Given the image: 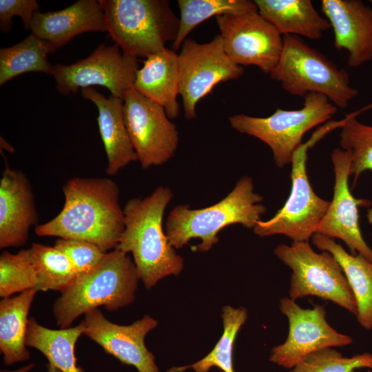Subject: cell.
Masks as SVG:
<instances>
[{
  "label": "cell",
  "instance_id": "d590c367",
  "mask_svg": "<svg viewBox=\"0 0 372 372\" xmlns=\"http://www.w3.org/2000/svg\"><path fill=\"white\" fill-rule=\"evenodd\" d=\"M47 369L48 372H61L59 369L50 363L47 364Z\"/></svg>",
  "mask_w": 372,
  "mask_h": 372
},
{
  "label": "cell",
  "instance_id": "4dcf8cb0",
  "mask_svg": "<svg viewBox=\"0 0 372 372\" xmlns=\"http://www.w3.org/2000/svg\"><path fill=\"white\" fill-rule=\"evenodd\" d=\"M37 284L35 269L27 249L13 254L4 251L0 256V296L10 297L16 293L34 289Z\"/></svg>",
  "mask_w": 372,
  "mask_h": 372
},
{
  "label": "cell",
  "instance_id": "ac0fdd59",
  "mask_svg": "<svg viewBox=\"0 0 372 372\" xmlns=\"http://www.w3.org/2000/svg\"><path fill=\"white\" fill-rule=\"evenodd\" d=\"M37 214L25 175L6 166L0 179V248L17 247L28 240Z\"/></svg>",
  "mask_w": 372,
  "mask_h": 372
},
{
  "label": "cell",
  "instance_id": "8992f818",
  "mask_svg": "<svg viewBox=\"0 0 372 372\" xmlns=\"http://www.w3.org/2000/svg\"><path fill=\"white\" fill-rule=\"evenodd\" d=\"M280 59L269 73L289 94L304 97L310 93L327 96L337 107L345 109L358 94L350 85L348 72L300 37L282 36Z\"/></svg>",
  "mask_w": 372,
  "mask_h": 372
},
{
  "label": "cell",
  "instance_id": "d6a6232c",
  "mask_svg": "<svg viewBox=\"0 0 372 372\" xmlns=\"http://www.w3.org/2000/svg\"><path fill=\"white\" fill-rule=\"evenodd\" d=\"M54 247L70 260L76 277L92 271L107 253L92 242L72 238H59L55 242Z\"/></svg>",
  "mask_w": 372,
  "mask_h": 372
},
{
  "label": "cell",
  "instance_id": "4fadbf2b",
  "mask_svg": "<svg viewBox=\"0 0 372 372\" xmlns=\"http://www.w3.org/2000/svg\"><path fill=\"white\" fill-rule=\"evenodd\" d=\"M224 50L240 66L255 65L269 74L282 49V36L258 11L216 17Z\"/></svg>",
  "mask_w": 372,
  "mask_h": 372
},
{
  "label": "cell",
  "instance_id": "30bf717a",
  "mask_svg": "<svg viewBox=\"0 0 372 372\" xmlns=\"http://www.w3.org/2000/svg\"><path fill=\"white\" fill-rule=\"evenodd\" d=\"M178 94L186 119L196 117L198 103L218 83L238 79L244 72L226 54L220 34L205 43L187 38L178 54Z\"/></svg>",
  "mask_w": 372,
  "mask_h": 372
},
{
  "label": "cell",
  "instance_id": "9a60e30c",
  "mask_svg": "<svg viewBox=\"0 0 372 372\" xmlns=\"http://www.w3.org/2000/svg\"><path fill=\"white\" fill-rule=\"evenodd\" d=\"M335 174L333 199L317 232L331 238L342 240L353 255H360L372 262V249L360 231L359 207H369L371 203L353 197L349 186L351 154L335 148L331 154Z\"/></svg>",
  "mask_w": 372,
  "mask_h": 372
},
{
  "label": "cell",
  "instance_id": "e575fe53",
  "mask_svg": "<svg viewBox=\"0 0 372 372\" xmlns=\"http://www.w3.org/2000/svg\"><path fill=\"white\" fill-rule=\"evenodd\" d=\"M35 364L34 363H30L28 365H25L23 367H21L17 370L14 371H6V370H1V372H28L30 371Z\"/></svg>",
  "mask_w": 372,
  "mask_h": 372
},
{
  "label": "cell",
  "instance_id": "f546056e",
  "mask_svg": "<svg viewBox=\"0 0 372 372\" xmlns=\"http://www.w3.org/2000/svg\"><path fill=\"white\" fill-rule=\"evenodd\" d=\"M371 109L372 103L348 114L340 127V145L342 149L350 152L349 176H354V184L362 172L372 171V126L356 119L360 113Z\"/></svg>",
  "mask_w": 372,
  "mask_h": 372
},
{
  "label": "cell",
  "instance_id": "44dd1931",
  "mask_svg": "<svg viewBox=\"0 0 372 372\" xmlns=\"http://www.w3.org/2000/svg\"><path fill=\"white\" fill-rule=\"evenodd\" d=\"M138 92L162 106L169 119L179 114L178 54L167 48L154 54L138 68L133 84Z\"/></svg>",
  "mask_w": 372,
  "mask_h": 372
},
{
  "label": "cell",
  "instance_id": "484cf974",
  "mask_svg": "<svg viewBox=\"0 0 372 372\" xmlns=\"http://www.w3.org/2000/svg\"><path fill=\"white\" fill-rule=\"evenodd\" d=\"M56 50L33 34L10 47L0 49V85L29 72L52 74L54 65L47 56Z\"/></svg>",
  "mask_w": 372,
  "mask_h": 372
},
{
  "label": "cell",
  "instance_id": "7402d4cb",
  "mask_svg": "<svg viewBox=\"0 0 372 372\" xmlns=\"http://www.w3.org/2000/svg\"><path fill=\"white\" fill-rule=\"evenodd\" d=\"M259 14L282 35L319 39L331 28L311 0H255Z\"/></svg>",
  "mask_w": 372,
  "mask_h": 372
},
{
  "label": "cell",
  "instance_id": "ffe728a7",
  "mask_svg": "<svg viewBox=\"0 0 372 372\" xmlns=\"http://www.w3.org/2000/svg\"><path fill=\"white\" fill-rule=\"evenodd\" d=\"M81 92L98 109L97 123L107 160L106 173L116 175L129 163L138 161L124 121L123 99L113 96L107 98L91 87L82 88Z\"/></svg>",
  "mask_w": 372,
  "mask_h": 372
},
{
  "label": "cell",
  "instance_id": "52a82bcc",
  "mask_svg": "<svg viewBox=\"0 0 372 372\" xmlns=\"http://www.w3.org/2000/svg\"><path fill=\"white\" fill-rule=\"evenodd\" d=\"M337 112L338 107L327 96L310 93L304 97L299 110L278 107L267 117L238 114L230 116L229 121L236 131L266 143L271 149L275 164L282 168L291 163L305 133L329 120Z\"/></svg>",
  "mask_w": 372,
  "mask_h": 372
},
{
  "label": "cell",
  "instance_id": "cb8c5ba5",
  "mask_svg": "<svg viewBox=\"0 0 372 372\" xmlns=\"http://www.w3.org/2000/svg\"><path fill=\"white\" fill-rule=\"evenodd\" d=\"M37 292L29 289L0 302V350L6 365L30 359L25 342L28 316Z\"/></svg>",
  "mask_w": 372,
  "mask_h": 372
},
{
  "label": "cell",
  "instance_id": "7a4b0ae2",
  "mask_svg": "<svg viewBox=\"0 0 372 372\" xmlns=\"http://www.w3.org/2000/svg\"><path fill=\"white\" fill-rule=\"evenodd\" d=\"M172 197V190L161 185L144 198L130 199L123 208L124 229L115 249L132 253L138 278L148 289L183 269V259L163 227L164 212Z\"/></svg>",
  "mask_w": 372,
  "mask_h": 372
},
{
  "label": "cell",
  "instance_id": "ba28073f",
  "mask_svg": "<svg viewBox=\"0 0 372 372\" xmlns=\"http://www.w3.org/2000/svg\"><path fill=\"white\" fill-rule=\"evenodd\" d=\"M274 254L292 270L289 289L292 300L316 296L330 300L356 316L354 296L340 265L331 254L316 252L309 242L279 245Z\"/></svg>",
  "mask_w": 372,
  "mask_h": 372
},
{
  "label": "cell",
  "instance_id": "83f0119b",
  "mask_svg": "<svg viewBox=\"0 0 372 372\" xmlns=\"http://www.w3.org/2000/svg\"><path fill=\"white\" fill-rule=\"evenodd\" d=\"M179 28L172 43V50H178L187 35L211 17L258 11L254 1L249 0H178Z\"/></svg>",
  "mask_w": 372,
  "mask_h": 372
},
{
  "label": "cell",
  "instance_id": "e0dca14e",
  "mask_svg": "<svg viewBox=\"0 0 372 372\" xmlns=\"http://www.w3.org/2000/svg\"><path fill=\"white\" fill-rule=\"evenodd\" d=\"M321 10L333 29L335 49L347 51L349 67L372 60V7L360 0H322Z\"/></svg>",
  "mask_w": 372,
  "mask_h": 372
},
{
  "label": "cell",
  "instance_id": "836d02e7",
  "mask_svg": "<svg viewBox=\"0 0 372 372\" xmlns=\"http://www.w3.org/2000/svg\"><path fill=\"white\" fill-rule=\"evenodd\" d=\"M39 11L36 0H0V30L7 33L12 27V18H21L24 28L30 30L34 14Z\"/></svg>",
  "mask_w": 372,
  "mask_h": 372
},
{
  "label": "cell",
  "instance_id": "2e32d148",
  "mask_svg": "<svg viewBox=\"0 0 372 372\" xmlns=\"http://www.w3.org/2000/svg\"><path fill=\"white\" fill-rule=\"evenodd\" d=\"M82 322L83 335L123 364L134 366L138 372H159L144 341L158 324L153 318L145 315L130 325H121L109 321L96 308L86 313Z\"/></svg>",
  "mask_w": 372,
  "mask_h": 372
},
{
  "label": "cell",
  "instance_id": "6da1fadb",
  "mask_svg": "<svg viewBox=\"0 0 372 372\" xmlns=\"http://www.w3.org/2000/svg\"><path fill=\"white\" fill-rule=\"evenodd\" d=\"M65 202L50 220L35 227L39 236L92 242L104 252L116 249L124 229L118 185L107 178L75 177L63 187Z\"/></svg>",
  "mask_w": 372,
  "mask_h": 372
},
{
  "label": "cell",
  "instance_id": "8fae6325",
  "mask_svg": "<svg viewBox=\"0 0 372 372\" xmlns=\"http://www.w3.org/2000/svg\"><path fill=\"white\" fill-rule=\"evenodd\" d=\"M127 130L143 169L163 165L174 155L178 132L165 109L133 87L123 98Z\"/></svg>",
  "mask_w": 372,
  "mask_h": 372
},
{
  "label": "cell",
  "instance_id": "4316f807",
  "mask_svg": "<svg viewBox=\"0 0 372 372\" xmlns=\"http://www.w3.org/2000/svg\"><path fill=\"white\" fill-rule=\"evenodd\" d=\"M27 252L37 276V291L61 293L76 279V273L70 260L54 246L33 243Z\"/></svg>",
  "mask_w": 372,
  "mask_h": 372
},
{
  "label": "cell",
  "instance_id": "3957f363",
  "mask_svg": "<svg viewBox=\"0 0 372 372\" xmlns=\"http://www.w3.org/2000/svg\"><path fill=\"white\" fill-rule=\"evenodd\" d=\"M263 198L254 192L251 177L245 176L234 189L217 203L202 209H191L179 205L170 211L165 231L169 243L180 249L192 238L201 242L192 247L194 251H208L219 238L218 234L225 227L240 224L253 228L266 212L261 202Z\"/></svg>",
  "mask_w": 372,
  "mask_h": 372
},
{
  "label": "cell",
  "instance_id": "9c48e42d",
  "mask_svg": "<svg viewBox=\"0 0 372 372\" xmlns=\"http://www.w3.org/2000/svg\"><path fill=\"white\" fill-rule=\"evenodd\" d=\"M326 133L320 128L295 151L291 161V189L284 206L268 220H259L254 227L260 237L282 234L293 242H309L327 212L330 202L317 196L307 174V150Z\"/></svg>",
  "mask_w": 372,
  "mask_h": 372
},
{
  "label": "cell",
  "instance_id": "603a6c76",
  "mask_svg": "<svg viewBox=\"0 0 372 372\" xmlns=\"http://www.w3.org/2000/svg\"><path fill=\"white\" fill-rule=\"evenodd\" d=\"M313 244L331 254L340 265L357 303L356 317L366 330L372 329V262L360 255L349 254L333 238L316 233Z\"/></svg>",
  "mask_w": 372,
  "mask_h": 372
},
{
  "label": "cell",
  "instance_id": "f1b7e54d",
  "mask_svg": "<svg viewBox=\"0 0 372 372\" xmlns=\"http://www.w3.org/2000/svg\"><path fill=\"white\" fill-rule=\"evenodd\" d=\"M223 334L214 349L203 358L187 366L174 367L167 372H182L192 369L195 372H208L214 366L223 372H234L233 367V347L237 333L247 318L244 307L234 308L225 306L223 308Z\"/></svg>",
  "mask_w": 372,
  "mask_h": 372
},
{
  "label": "cell",
  "instance_id": "d6986e66",
  "mask_svg": "<svg viewBox=\"0 0 372 372\" xmlns=\"http://www.w3.org/2000/svg\"><path fill=\"white\" fill-rule=\"evenodd\" d=\"M30 30L56 50L80 34L107 32V26L99 0H79L61 10L36 12Z\"/></svg>",
  "mask_w": 372,
  "mask_h": 372
},
{
  "label": "cell",
  "instance_id": "d4e9b609",
  "mask_svg": "<svg viewBox=\"0 0 372 372\" xmlns=\"http://www.w3.org/2000/svg\"><path fill=\"white\" fill-rule=\"evenodd\" d=\"M84 329L82 322L73 327L51 329L31 318L28 324L26 346L39 351L46 357L48 363L61 372H83L76 365L75 344Z\"/></svg>",
  "mask_w": 372,
  "mask_h": 372
},
{
  "label": "cell",
  "instance_id": "7c38bea8",
  "mask_svg": "<svg viewBox=\"0 0 372 372\" xmlns=\"http://www.w3.org/2000/svg\"><path fill=\"white\" fill-rule=\"evenodd\" d=\"M138 69L136 57L124 53L116 43L101 44L76 63L54 65L52 75L62 94L99 85L108 89L111 96L123 99L125 92L133 87Z\"/></svg>",
  "mask_w": 372,
  "mask_h": 372
},
{
  "label": "cell",
  "instance_id": "1f68e13d",
  "mask_svg": "<svg viewBox=\"0 0 372 372\" xmlns=\"http://www.w3.org/2000/svg\"><path fill=\"white\" fill-rule=\"evenodd\" d=\"M360 369H372V354L347 358L333 349L326 348L308 355L289 372H355Z\"/></svg>",
  "mask_w": 372,
  "mask_h": 372
},
{
  "label": "cell",
  "instance_id": "5bb4252c",
  "mask_svg": "<svg viewBox=\"0 0 372 372\" xmlns=\"http://www.w3.org/2000/svg\"><path fill=\"white\" fill-rule=\"evenodd\" d=\"M279 309L288 319L289 332L286 340L272 349L269 360L285 369H292L315 351L353 342L351 337L329 325L323 306L304 309L285 297L280 300Z\"/></svg>",
  "mask_w": 372,
  "mask_h": 372
},
{
  "label": "cell",
  "instance_id": "277c9868",
  "mask_svg": "<svg viewBox=\"0 0 372 372\" xmlns=\"http://www.w3.org/2000/svg\"><path fill=\"white\" fill-rule=\"evenodd\" d=\"M138 276L134 262L121 251L105 253L89 273L76 277L53 304L56 324L68 328L80 316L104 306L114 311L132 303Z\"/></svg>",
  "mask_w": 372,
  "mask_h": 372
},
{
  "label": "cell",
  "instance_id": "5b68a950",
  "mask_svg": "<svg viewBox=\"0 0 372 372\" xmlns=\"http://www.w3.org/2000/svg\"><path fill=\"white\" fill-rule=\"evenodd\" d=\"M99 1L109 36L127 54L147 58L177 37L179 18L167 0Z\"/></svg>",
  "mask_w": 372,
  "mask_h": 372
}]
</instances>
